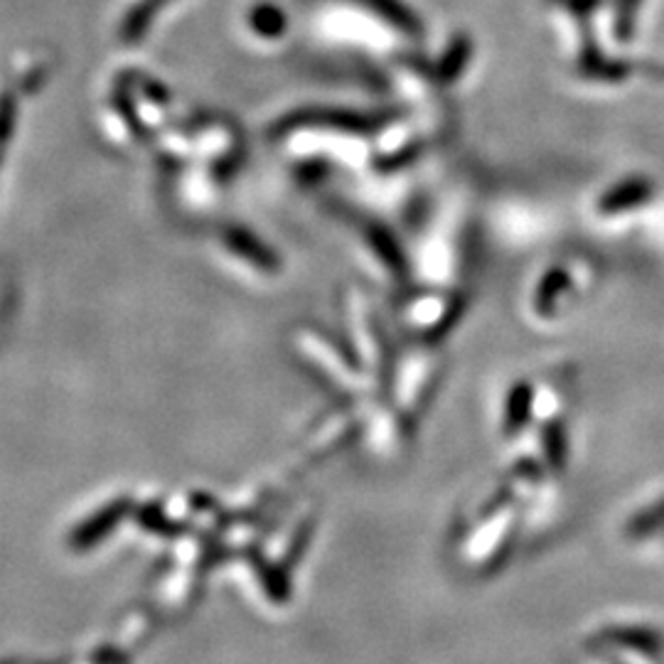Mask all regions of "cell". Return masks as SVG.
<instances>
[{"label": "cell", "instance_id": "6da1fadb", "mask_svg": "<svg viewBox=\"0 0 664 664\" xmlns=\"http://www.w3.org/2000/svg\"><path fill=\"white\" fill-rule=\"evenodd\" d=\"M626 664H660L655 655H642V652H632V655H626Z\"/></svg>", "mask_w": 664, "mask_h": 664}]
</instances>
